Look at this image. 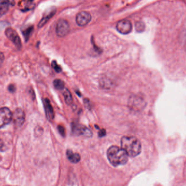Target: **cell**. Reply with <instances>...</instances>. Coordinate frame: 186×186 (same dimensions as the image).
<instances>
[{
  "mask_svg": "<svg viewBox=\"0 0 186 186\" xmlns=\"http://www.w3.org/2000/svg\"><path fill=\"white\" fill-rule=\"evenodd\" d=\"M121 148L130 157H136L142 151L140 140L133 136H124L121 140Z\"/></svg>",
  "mask_w": 186,
  "mask_h": 186,
  "instance_id": "cell-1",
  "label": "cell"
},
{
  "mask_svg": "<svg viewBox=\"0 0 186 186\" xmlns=\"http://www.w3.org/2000/svg\"><path fill=\"white\" fill-rule=\"evenodd\" d=\"M107 158L110 163L114 166L124 165L128 160V155L121 148L112 146L107 152Z\"/></svg>",
  "mask_w": 186,
  "mask_h": 186,
  "instance_id": "cell-2",
  "label": "cell"
},
{
  "mask_svg": "<svg viewBox=\"0 0 186 186\" xmlns=\"http://www.w3.org/2000/svg\"><path fill=\"white\" fill-rule=\"evenodd\" d=\"M5 34L6 36L8 38V39H9L10 41L13 42V43L19 50L21 49L22 44L20 38L15 30L11 27L7 28L5 30Z\"/></svg>",
  "mask_w": 186,
  "mask_h": 186,
  "instance_id": "cell-3",
  "label": "cell"
},
{
  "mask_svg": "<svg viewBox=\"0 0 186 186\" xmlns=\"http://www.w3.org/2000/svg\"><path fill=\"white\" fill-rule=\"evenodd\" d=\"M56 31L58 36L61 38L66 36L70 31V26L67 21L64 19L59 20L57 22Z\"/></svg>",
  "mask_w": 186,
  "mask_h": 186,
  "instance_id": "cell-4",
  "label": "cell"
},
{
  "mask_svg": "<svg viewBox=\"0 0 186 186\" xmlns=\"http://www.w3.org/2000/svg\"><path fill=\"white\" fill-rule=\"evenodd\" d=\"M13 114L7 107L0 108V129L10 123Z\"/></svg>",
  "mask_w": 186,
  "mask_h": 186,
  "instance_id": "cell-5",
  "label": "cell"
},
{
  "mask_svg": "<svg viewBox=\"0 0 186 186\" xmlns=\"http://www.w3.org/2000/svg\"><path fill=\"white\" fill-rule=\"evenodd\" d=\"M116 29L121 34H128L132 31V25L131 21L128 20H121L117 24Z\"/></svg>",
  "mask_w": 186,
  "mask_h": 186,
  "instance_id": "cell-6",
  "label": "cell"
},
{
  "mask_svg": "<svg viewBox=\"0 0 186 186\" xmlns=\"http://www.w3.org/2000/svg\"><path fill=\"white\" fill-rule=\"evenodd\" d=\"M12 120L16 127H20L25 121V114L21 108L16 109L12 115Z\"/></svg>",
  "mask_w": 186,
  "mask_h": 186,
  "instance_id": "cell-7",
  "label": "cell"
},
{
  "mask_svg": "<svg viewBox=\"0 0 186 186\" xmlns=\"http://www.w3.org/2000/svg\"><path fill=\"white\" fill-rule=\"evenodd\" d=\"M72 133L76 135H83L85 137H90L92 135L91 130L88 127L79 124H72Z\"/></svg>",
  "mask_w": 186,
  "mask_h": 186,
  "instance_id": "cell-8",
  "label": "cell"
},
{
  "mask_svg": "<svg viewBox=\"0 0 186 186\" xmlns=\"http://www.w3.org/2000/svg\"><path fill=\"white\" fill-rule=\"evenodd\" d=\"M92 20V16L87 11H83L78 13L76 17V22L79 26H85Z\"/></svg>",
  "mask_w": 186,
  "mask_h": 186,
  "instance_id": "cell-9",
  "label": "cell"
},
{
  "mask_svg": "<svg viewBox=\"0 0 186 186\" xmlns=\"http://www.w3.org/2000/svg\"><path fill=\"white\" fill-rule=\"evenodd\" d=\"M43 104H44L47 119L49 121H51L54 119L55 113H54V110L52 107L51 102L49 99L44 98L43 100Z\"/></svg>",
  "mask_w": 186,
  "mask_h": 186,
  "instance_id": "cell-10",
  "label": "cell"
},
{
  "mask_svg": "<svg viewBox=\"0 0 186 186\" xmlns=\"http://www.w3.org/2000/svg\"><path fill=\"white\" fill-rule=\"evenodd\" d=\"M56 8L54 7V8H50L49 10L47 11V12H46L45 13L42 18L41 19V20L40 21V22H39V24L38 25V28H41L44 26L49 21V20L51 19L56 14Z\"/></svg>",
  "mask_w": 186,
  "mask_h": 186,
  "instance_id": "cell-11",
  "label": "cell"
},
{
  "mask_svg": "<svg viewBox=\"0 0 186 186\" xmlns=\"http://www.w3.org/2000/svg\"><path fill=\"white\" fill-rule=\"evenodd\" d=\"M130 106L133 109H141L144 108L145 105L144 100L142 98L139 96L133 97L131 98L129 101Z\"/></svg>",
  "mask_w": 186,
  "mask_h": 186,
  "instance_id": "cell-12",
  "label": "cell"
},
{
  "mask_svg": "<svg viewBox=\"0 0 186 186\" xmlns=\"http://www.w3.org/2000/svg\"><path fill=\"white\" fill-rule=\"evenodd\" d=\"M67 156L68 160L74 163H78L81 160L80 155L78 153L73 152L72 150H67Z\"/></svg>",
  "mask_w": 186,
  "mask_h": 186,
  "instance_id": "cell-13",
  "label": "cell"
},
{
  "mask_svg": "<svg viewBox=\"0 0 186 186\" xmlns=\"http://www.w3.org/2000/svg\"><path fill=\"white\" fill-rule=\"evenodd\" d=\"M63 96L64 97V100L67 104H71L72 103L73 98H72V95L67 89H65L64 90Z\"/></svg>",
  "mask_w": 186,
  "mask_h": 186,
  "instance_id": "cell-14",
  "label": "cell"
},
{
  "mask_svg": "<svg viewBox=\"0 0 186 186\" xmlns=\"http://www.w3.org/2000/svg\"><path fill=\"white\" fill-rule=\"evenodd\" d=\"M33 29H34L33 26H30V27H27L24 31H22V34H23V36L25 38V41H27L28 40L32 32L33 31Z\"/></svg>",
  "mask_w": 186,
  "mask_h": 186,
  "instance_id": "cell-15",
  "label": "cell"
},
{
  "mask_svg": "<svg viewBox=\"0 0 186 186\" xmlns=\"http://www.w3.org/2000/svg\"><path fill=\"white\" fill-rule=\"evenodd\" d=\"M53 86L55 88L58 90H63L64 88V82L61 79H56L53 81Z\"/></svg>",
  "mask_w": 186,
  "mask_h": 186,
  "instance_id": "cell-16",
  "label": "cell"
},
{
  "mask_svg": "<svg viewBox=\"0 0 186 186\" xmlns=\"http://www.w3.org/2000/svg\"><path fill=\"white\" fill-rule=\"evenodd\" d=\"M16 5L15 0H0V6L13 7Z\"/></svg>",
  "mask_w": 186,
  "mask_h": 186,
  "instance_id": "cell-17",
  "label": "cell"
},
{
  "mask_svg": "<svg viewBox=\"0 0 186 186\" xmlns=\"http://www.w3.org/2000/svg\"><path fill=\"white\" fill-rule=\"evenodd\" d=\"M135 30L138 32H143L144 31L145 25L144 23L142 21H138L135 24Z\"/></svg>",
  "mask_w": 186,
  "mask_h": 186,
  "instance_id": "cell-18",
  "label": "cell"
},
{
  "mask_svg": "<svg viewBox=\"0 0 186 186\" xmlns=\"http://www.w3.org/2000/svg\"><path fill=\"white\" fill-rule=\"evenodd\" d=\"M52 66L53 68L55 70V71L57 72H61L62 71V68L59 65H58L56 61H53L52 63Z\"/></svg>",
  "mask_w": 186,
  "mask_h": 186,
  "instance_id": "cell-19",
  "label": "cell"
},
{
  "mask_svg": "<svg viewBox=\"0 0 186 186\" xmlns=\"http://www.w3.org/2000/svg\"><path fill=\"white\" fill-rule=\"evenodd\" d=\"M8 9H9L8 7L1 6V7H0V17L6 14Z\"/></svg>",
  "mask_w": 186,
  "mask_h": 186,
  "instance_id": "cell-20",
  "label": "cell"
},
{
  "mask_svg": "<svg viewBox=\"0 0 186 186\" xmlns=\"http://www.w3.org/2000/svg\"><path fill=\"white\" fill-rule=\"evenodd\" d=\"M58 129L59 132V133L62 135V136H65V129L63 126H58Z\"/></svg>",
  "mask_w": 186,
  "mask_h": 186,
  "instance_id": "cell-21",
  "label": "cell"
},
{
  "mask_svg": "<svg viewBox=\"0 0 186 186\" xmlns=\"http://www.w3.org/2000/svg\"><path fill=\"white\" fill-rule=\"evenodd\" d=\"M8 90L10 92V93H14L16 90V86H15V85L11 84L8 86Z\"/></svg>",
  "mask_w": 186,
  "mask_h": 186,
  "instance_id": "cell-22",
  "label": "cell"
},
{
  "mask_svg": "<svg viewBox=\"0 0 186 186\" xmlns=\"http://www.w3.org/2000/svg\"><path fill=\"white\" fill-rule=\"evenodd\" d=\"M4 59H5V56H4L3 53L2 52H0V66L3 63Z\"/></svg>",
  "mask_w": 186,
  "mask_h": 186,
  "instance_id": "cell-23",
  "label": "cell"
},
{
  "mask_svg": "<svg viewBox=\"0 0 186 186\" xmlns=\"http://www.w3.org/2000/svg\"><path fill=\"white\" fill-rule=\"evenodd\" d=\"M105 134H106V131L104 129H101L98 133V135L100 137H103L104 135H105Z\"/></svg>",
  "mask_w": 186,
  "mask_h": 186,
  "instance_id": "cell-24",
  "label": "cell"
},
{
  "mask_svg": "<svg viewBox=\"0 0 186 186\" xmlns=\"http://www.w3.org/2000/svg\"><path fill=\"white\" fill-rule=\"evenodd\" d=\"M3 148H4V144L3 141L1 139H0V151H3Z\"/></svg>",
  "mask_w": 186,
  "mask_h": 186,
  "instance_id": "cell-25",
  "label": "cell"
},
{
  "mask_svg": "<svg viewBox=\"0 0 186 186\" xmlns=\"http://www.w3.org/2000/svg\"><path fill=\"white\" fill-rule=\"evenodd\" d=\"M183 47H184V50L186 52V38L185 39V42H184V45H183Z\"/></svg>",
  "mask_w": 186,
  "mask_h": 186,
  "instance_id": "cell-26",
  "label": "cell"
}]
</instances>
